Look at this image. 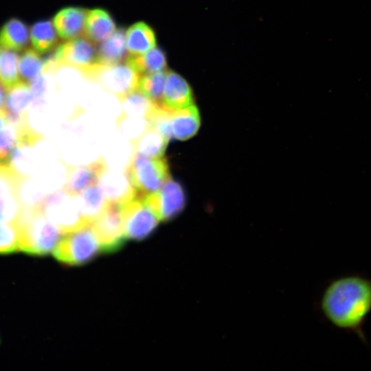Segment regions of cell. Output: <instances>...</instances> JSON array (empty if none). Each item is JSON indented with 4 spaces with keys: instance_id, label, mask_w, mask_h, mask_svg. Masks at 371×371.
Wrapping results in <instances>:
<instances>
[{
    "instance_id": "obj_27",
    "label": "cell",
    "mask_w": 371,
    "mask_h": 371,
    "mask_svg": "<svg viewBox=\"0 0 371 371\" xmlns=\"http://www.w3.org/2000/svg\"><path fill=\"white\" fill-rule=\"evenodd\" d=\"M166 74L167 71H161L139 76L137 90L153 103L162 105Z\"/></svg>"
},
{
    "instance_id": "obj_25",
    "label": "cell",
    "mask_w": 371,
    "mask_h": 371,
    "mask_svg": "<svg viewBox=\"0 0 371 371\" xmlns=\"http://www.w3.org/2000/svg\"><path fill=\"white\" fill-rule=\"evenodd\" d=\"M75 197L82 217L89 223L100 214L107 201L98 184L85 189Z\"/></svg>"
},
{
    "instance_id": "obj_15",
    "label": "cell",
    "mask_w": 371,
    "mask_h": 371,
    "mask_svg": "<svg viewBox=\"0 0 371 371\" xmlns=\"http://www.w3.org/2000/svg\"><path fill=\"white\" fill-rule=\"evenodd\" d=\"M192 104L193 91L188 81L178 73L167 71L162 106L170 110H176Z\"/></svg>"
},
{
    "instance_id": "obj_20",
    "label": "cell",
    "mask_w": 371,
    "mask_h": 371,
    "mask_svg": "<svg viewBox=\"0 0 371 371\" xmlns=\"http://www.w3.org/2000/svg\"><path fill=\"white\" fill-rule=\"evenodd\" d=\"M126 50L130 55L144 54L156 47L153 29L144 21L131 25L125 32Z\"/></svg>"
},
{
    "instance_id": "obj_12",
    "label": "cell",
    "mask_w": 371,
    "mask_h": 371,
    "mask_svg": "<svg viewBox=\"0 0 371 371\" xmlns=\"http://www.w3.org/2000/svg\"><path fill=\"white\" fill-rule=\"evenodd\" d=\"M106 166L102 157L85 165H67L63 189L76 196L85 189L98 184Z\"/></svg>"
},
{
    "instance_id": "obj_31",
    "label": "cell",
    "mask_w": 371,
    "mask_h": 371,
    "mask_svg": "<svg viewBox=\"0 0 371 371\" xmlns=\"http://www.w3.org/2000/svg\"><path fill=\"white\" fill-rule=\"evenodd\" d=\"M150 125L146 118L129 117L121 114L116 120L117 129L131 142L141 135Z\"/></svg>"
},
{
    "instance_id": "obj_23",
    "label": "cell",
    "mask_w": 371,
    "mask_h": 371,
    "mask_svg": "<svg viewBox=\"0 0 371 371\" xmlns=\"http://www.w3.org/2000/svg\"><path fill=\"white\" fill-rule=\"evenodd\" d=\"M126 64L139 75L165 71L167 58L165 52L157 46L152 49L126 58Z\"/></svg>"
},
{
    "instance_id": "obj_34",
    "label": "cell",
    "mask_w": 371,
    "mask_h": 371,
    "mask_svg": "<svg viewBox=\"0 0 371 371\" xmlns=\"http://www.w3.org/2000/svg\"><path fill=\"white\" fill-rule=\"evenodd\" d=\"M9 122L8 114L5 109H0V128Z\"/></svg>"
},
{
    "instance_id": "obj_9",
    "label": "cell",
    "mask_w": 371,
    "mask_h": 371,
    "mask_svg": "<svg viewBox=\"0 0 371 371\" xmlns=\"http://www.w3.org/2000/svg\"><path fill=\"white\" fill-rule=\"evenodd\" d=\"M122 217L126 239L135 241L143 240L152 235L159 221L139 198L122 205Z\"/></svg>"
},
{
    "instance_id": "obj_30",
    "label": "cell",
    "mask_w": 371,
    "mask_h": 371,
    "mask_svg": "<svg viewBox=\"0 0 371 371\" xmlns=\"http://www.w3.org/2000/svg\"><path fill=\"white\" fill-rule=\"evenodd\" d=\"M45 60L32 49L24 51L19 60V72L23 81L27 83L38 77L42 71Z\"/></svg>"
},
{
    "instance_id": "obj_22",
    "label": "cell",
    "mask_w": 371,
    "mask_h": 371,
    "mask_svg": "<svg viewBox=\"0 0 371 371\" xmlns=\"http://www.w3.org/2000/svg\"><path fill=\"white\" fill-rule=\"evenodd\" d=\"M29 41L30 30L19 19H10L0 29V47L3 49L21 51L27 46Z\"/></svg>"
},
{
    "instance_id": "obj_7",
    "label": "cell",
    "mask_w": 371,
    "mask_h": 371,
    "mask_svg": "<svg viewBox=\"0 0 371 371\" xmlns=\"http://www.w3.org/2000/svg\"><path fill=\"white\" fill-rule=\"evenodd\" d=\"M91 226L99 241L102 254H113L126 244L122 217V205L115 202L106 203L91 223Z\"/></svg>"
},
{
    "instance_id": "obj_11",
    "label": "cell",
    "mask_w": 371,
    "mask_h": 371,
    "mask_svg": "<svg viewBox=\"0 0 371 371\" xmlns=\"http://www.w3.org/2000/svg\"><path fill=\"white\" fill-rule=\"evenodd\" d=\"M20 181L7 161H0V223H16L21 216L18 196Z\"/></svg>"
},
{
    "instance_id": "obj_28",
    "label": "cell",
    "mask_w": 371,
    "mask_h": 371,
    "mask_svg": "<svg viewBox=\"0 0 371 371\" xmlns=\"http://www.w3.org/2000/svg\"><path fill=\"white\" fill-rule=\"evenodd\" d=\"M120 101L121 115L146 119L155 104L137 90L126 95Z\"/></svg>"
},
{
    "instance_id": "obj_6",
    "label": "cell",
    "mask_w": 371,
    "mask_h": 371,
    "mask_svg": "<svg viewBox=\"0 0 371 371\" xmlns=\"http://www.w3.org/2000/svg\"><path fill=\"white\" fill-rule=\"evenodd\" d=\"M38 209L64 234L89 224L82 217L76 197L63 188L44 197Z\"/></svg>"
},
{
    "instance_id": "obj_29",
    "label": "cell",
    "mask_w": 371,
    "mask_h": 371,
    "mask_svg": "<svg viewBox=\"0 0 371 371\" xmlns=\"http://www.w3.org/2000/svg\"><path fill=\"white\" fill-rule=\"evenodd\" d=\"M19 57L15 51L3 49L0 55V82L8 89L19 82Z\"/></svg>"
},
{
    "instance_id": "obj_8",
    "label": "cell",
    "mask_w": 371,
    "mask_h": 371,
    "mask_svg": "<svg viewBox=\"0 0 371 371\" xmlns=\"http://www.w3.org/2000/svg\"><path fill=\"white\" fill-rule=\"evenodd\" d=\"M144 204L161 221L168 222L177 217L186 205V193L183 185L170 177L159 190L143 199Z\"/></svg>"
},
{
    "instance_id": "obj_33",
    "label": "cell",
    "mask_w": 371,
    "mask_h": 371,
    "mask_svg": "<svg viewBox=\"0 0 371 371\" xmlns=\"http://www.w3.org/2000/svg\"><path fill=\"white\" fill-rule=\"evenodd\" d=\"M20 140L18 126L8 122L0 129V161H7L11 152Z\"/></svg>"
},
{
    "instance_id": "obj_16",
    "label": "cell",
    "mask_w": 371,
    "mask_h": 371,
    "mask_svg": "<svg viewBox=\"0 0 371 371\" xmlns=\"http://www.w3.org/2000/svg\"><path fill=\"white\" fill-rule=\"evenodd\" d=\"M169 123L171 140L185 141L192 137L201 125L197 106L192 104L180 109H170Z\"/></svg>"
},
{
    "instance_id": "obj_24",
    "label": "cell",
    "mask_w": 371,
    "mask_h": 371,
    "mask_svg": "<svg viewBox=\"0 0 371 371\" xmlns=\"http://www.w3.org/2000/svg\"><path fill=\"white\" fill-rule=\"evenodd\" d=\"M169 141L158 130L150 126L131 142L133 153L149 157H164Z\"/></svg>"
},
{
    "instance_id": "obj_3",
    "label": "cell",
    "mask_w": 371,
    "mask_h": 371,
    "mask_svg": "<svg viewBox=\"0 0 371 371\" xmlns=\"http://www.w3.org/2000/svg\"><path fill=\"white\" fill-rule=\"evenodd\" d=\"M101 254L100 245L91 224L64 234L52 251L54 258L67 267L86 265Z\"/></svg>"
},
{
    "instance_id": "obj_2",
    "label": "cell",
    "mask_w": 371,
    "mask_h": 371,
    "mask_svg": "<svg viewBox=\"0 0 371 371\" xmlns=\"http://www.w3.org/2000/svg\"><path fill=\"white\" fill-rule=\"evenodd\" d=\"M16 225L20 251L32 256L49 255L63 234L38 209L22 212Z\"/></svg>"
},
{
    "instance_id": "obj_4",
    "label": "cell",
    "mask_w": 371,
    "mask_h": 371,
    "mask_svg": "<svg viewBox=\"0 0 371 371\" xmlns=\"http://www.w3.org/2000/svg\"><path fill=\"white\" fill-rule=\"evenodd\" d=\"M137 193L143 199L154 192L170 177L166 158L149 157L133 153L124 170Z\"/></svg>"
},
{
    "instance_id": "obj_1",
    "label": "cell",
    "mask_w": 371,
    "mask_h": 371,
    "mask_svg": "<svg viewBox=\"0 0 371 371\" xmlns=\"http://www.w3.org/2000/svg\"><path fill=\"white\" fill-rule=\"evenodd\" d=\"M320 310L335 328L355 335L365 345L363 328L371 313V279L350 273L332 280L320 299Z\"/></svg>"
},
{
    "instance_id": "obj_17",
    "label": "cell",
    "mask_w": 371,
    "mask_h": 371,
    "mask_svg": "<svg viewBox=\"0 0 371 371\" xmlns=\"http://www.w3.org/2000/svg\"><path fill=\"white\" fill-rule=\"evenodd\" d=\"M88 10L70 6L60 10L53 19L58 35L65 40L76 38L84 32Z\"/></svg>"
},
{
    "instance_id": "obj_26",
    "label": "cell",
    "mask_w": 371,
    "mask_h": 371,
    "mask_svg": "<svg viewBox=\"0 0 371 371\" xmlns=\"http://www.w3.org/2000/svg\"><path fill=\"white\" fill-rule=\"evenodd\" d=\"M31 42L39 53H46L56 47L58 38L55 27L49 20L36 22L30 32Z\"/></svg>"
},
{
    "instance_id": "obj_32",
    "label": "cell",
    "mask_w": 371,
    "mask_h": 371,
    "mask_svg": "<svg viewBox=\"0 0 371 371\" xmlns=\"http://www.w3.org/2000/svg\"><path fill=\"white\" fill-rule=\"evenodd\" d=\"M20 251L19 232L16 223H0V255Z\"/></svg>"
},
{
    "instance_id": "obj_35",
    "label": "cell",
    "mask_w": 371,
    "mask_h": 371,
    "mask_svg": "<svg viewBox=\"0 0 371 371\" xmlns=\"http://www.w3.org/2000/svg\"><path fill=\"white\" fill-rule=\"evenodd\" d=\"M5 87L0 82V109H3L5 100Z\"/></svg>"
},
{
    "instance_id": "obj_5",
    "label": "cell",
    "mask_w": 371,
    "mask_h": 371,
    "mask_svg": "<svg viewBox=\"0 0 371 371\" xmlns=\"http://www.w3.org/2000/svg\"><path fill=\"white\" fill-rule=\"evenodd\" d=\"M78 71L119 100L137 90L140 76L126 64L120 63L110 65L93 63Z\"/></svg>"
},
{
    "instance_id": "obj_21",
    "label": "cell",
    "mask_w": 371,
    "mask_h": 371,
    "mask_svg": "<svg viewBox=\"0 0 371 371\" xmlns=\"http://www.w3.org/2000/svg\"><path fill=\"white\" fill-rule=\"evenodd\" d=\"M126 37L123 28L116 30L97 49L95 63L110 65L120 63L125 57Z\"/></svg>"
},
{
    "instance_id": "obj_10",
    "label": "cell",
    "mask_w": 371,
    "mask_h": 371,
    "mask_svg": "<svg viewBox=\"0 0 371 371\" xmlns=\"http://www.w3.org/2000/svg\"><path fill=\"white\" fill-rule=\"evenodd\" d=\"M96 52L93 42L76 38L58 46L49 58L57 65L80 71L95 63Z\"/></svg>"
},
{
    "instance_id": "obj_36",
    "label": "cell",
    "mask_w": 371,
    "mask_h": 371,
    "mask_svg": "<svg viewBox=\"0 0 371 371\" xmlns=\"http://www.w3.org/2000/svg\"><path fill=\"white\" fill-rule=\"evenodd\" d=\"M0 342H1V341H0Z\"/></svg>"
},
{
    "instance_id": "obj_14",
    "label": "cell",
    "mask_w": 371,
    "mask_h": 371,
    "mask_svg": "<svg viewBox=\"0 0 371 371\" xmlns=\"http://www.w3.org/2000/svg\"><path fill=\"white\" fill-rule=\"evenodd\" d=\"M32 98L30 87L24 81H19L8 89L5 110L10 122L18 126L27 125V113Z\"/></svg>"
},
{
    "instance_id": "obj_18",
    "label": "cell",
    "mask_w": 371,
    "mask_h": 371,
    "mask_svg": "<svg viewBox=\"0 0 371 371\" xmlns=\"http://www.w3.org/2000/svg\"><path fill=\"white\" fill-rule=\"evenodd\" d=\"M32 145L26 140L19 141L7 160L20 181L32 177L39 168Z\"/></svg>"
},
{
    "instance_id": "obj_13",
    "label": "cell",
    "mask_w": 371,
    "mask_h": 371,
    "mask_svg": "<svg viewBox=\"0 0 371 371\" xmlns=\"http://www.w3.org/2000/svg\"><path fill=\"white\" fill-rule=\"evenodd\" d=\"M98 185L107 201L122 205L137 198V193L126 173L110 170L108 166L103 171Z\"/></svg>"
},
{
    "instance_id": "obj_19",
    "label": "cell",
    "mask_w": 371,
    "mask_h": 371,
    "mask_svg": "<svg viewBox=\"0 0 371 371\" xmlns=\"http://www.w3.org/2000/svg\"><path fill=\"white\" fill-rule=\"evenodd\" d=\"M115 30V23L106 10L101 8L88 10L84 27L86 38L95 43H101Z\"/></svg>"
}]
</instances>
